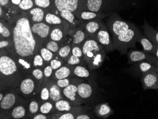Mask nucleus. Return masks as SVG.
Listing matches in <instances>:
<instances>
[{"mask_svg": "<svg viewBox=\"0 0 158 119\" xmlns=\"http://www.w3.org/2000/svg\"><path fill=\"white\" fill-rule=\"evenodd\" d=\"M49 89L50 101L55 103L57 101L64 99L62 90L57 86L56 81L51 79L48 82Z\"/></svg>", "mask_w": 158, "mask_h": 119, "instance_id": "obj_20", "label": "nucleus"}, {"mask_svg": "<svg viewBox=\"0 0 158 119\" xmlns=\"http://www.w3.org/2000/svg\"><path fill=\"white\" fill-rule=\"evenodd\" d=\"M128 64L146 61L158 67V59L154 55H151L144 51L131 50L127 54Z\"/></svg>", "mask_w": 158, "mask_h": 119, "instance_id": "obj_12", "label": "nucleus"}, {"mask_svg": "<svg viewBox=\"0 0 158 119\" xmlns=\"http://www.w3.org/2000/svg\"><path fill=\"white\" fill-rule=\"evenodd\" d=\"M157 29H158V27H157Z\"/></svg>", "mask_w": 158, "mask_h": 119, "instance_id": "obj_55", "label": "nucleus"}, {"mask_svg": "<svg viewBox=\"0 0 158 119\" xmlns=\"http://www.w3.org/2000/svg\"><path fill=\"white\" fill-rule=\"evenodd\" d=\"M66 63L65 61L59 57L57 54H56L53 59L50 62L49 65L51 66L54 71H55Z\"/></svg>", "mask_w": 158, "mask_h": 119, "instance_id": "obj_39", "label": "nucleus"}, {"mask_svg": "<svg viewBox=\"0 0 158 119\" xmlns=\"http://www.w3.org/2000/svg\"><path fill=\"white\" fill-rule=\"evenodd\" d=\"M31 119H52V115H47V114H43L42 113H37L34 116L32 117Z\"/></svg>", "mask_w": 158, "mask_h": 119, "instance_id": "obj_50", "label": "nucleus"}, {"mask_svg": "<svg viewBox=\"0 0 158 119\" xmlns=\"http://www.w3.org/2000/svg\"><path fill=\"white\" fill-rule=\"evenodd\" d=\"M82 25L88 37L95 40L97 33L106 25L103 19H97L83 22Z\"/></svg>", "mask_w": 158, "mask_h": 119, "instance_id": "obj_16", "label": "nucleus"}, {"mask_svg": "<svg viewBox=\"0 0 158 119\" xmlns=\"http://www.w3.org/2000/svg\"><path fill=\"white\" fill-rule=\"evenodd\" d=\"M77 114L74 112H66L61 113V115H59L58 119H75Z\"/></svg>", "mask_w": 158, "mask_h": 119, "instance_id": "obj_47", "label": "nucleus"}, {"mask_svg": "<svg viewBox=\"0 0 158 119\" xmlns=\"http://www.w3.org/2000/svg\"><path fill=\"white\" fill-rule=\"evenodd\" d=\"M94 118V117H93L91 113H89L87 112H86L78 114L76 116L75 119H93Z\"/></svg>", "mask_w": 158, "mask_h": 119, "instance_id": "obj_49", "label": "nucleus"}, {"mask_svg": "<svg viewBox=\"0 0 158 119\" xmlns=\"http://www.w3.org/2000/svg\"><path fill=\"white\" fill-rule=\"evenodd\" d=\"M32 65L35 68H40L43 69L46 64L40 54L38 52L34 57L32 61Z\"/></svg>", "mask_w": 158, "mask_h": 119, "instance_id": "obj_41", "label": "nucleus"}, {"mask_svg": "<svg viewBox=\"0 0 158 119\" xmlns=\"http://www.w3.org/2000/svg\"><path fill=\"white\" fill-rule=\"evenodd\" d=\"M26 13L28 16L31 24L44 22L46 11L43 9L35 6Z\"/></svg>", "mask_w": 158, "mask_h": 119, "instance_id": "obj_21", "label": "nucleus"}, {"mask_svg": "<svg viewBox=\"0 0 158 119\" xmlns=\"http://www.w3.org/2000/svg\"><path fill=\"white\" fill-rule=\"evenodd\" d=\"M72 46L71 42L67 44L64 43L59 49L57 55L67 63V60L72 55Z\"/></svg>", "mask_w": 158, "mask_h": 119, "instance_id": "obj_32", "label": "nucleus"}, {"mask_svg": "<svg viewBox=\"0 0 158 119\" xmlns=\"http://www.w3.org/2000/svg\"><path fill=\"white\" fill-rule=\"evenodd\" d=\"M11 4L10 0H0V6H2L3 9L7 8L10 4Z\"/></svg>", "mask_w": 158, "mask_h": 119, "instance_id": "obj_51", "label": "nucleus"}, {"mask_svg": "<svg viewBox=\"0 0 158 119\" xmlns=\"http://www.w3.org/2000/svg\"><path fill=\"white\" fill-rule=\"evenodd\" d=\"M95 40L102 45L106 52H110L114 50L112 38L106 25L97 33Z\"/></svg>", "mask_w": 158, "mask_h": 119, "instance_id": "obj_13", "label": "nucleus"}, {"mask_svg": "<svg viewBox=\"0 0 158 119\" xmlns=\"http://www.w3.org/2000/svg\"><path fill=\"white\" fill-rule=\"evenodd\" d=\"M82 2L81 0H53V8L52 12L55 13L56 10L58 12L64 11H69L75 13L81 10Z\"/></svg>", "mask_w": 158, "mask_h": 119, "instance_id": "obj_10", "label": "nucleus"}, {"mask_svg": "<svg viewBox=\"0 0 158 119\" xmlns=\"http://www.w3.org/2000/svg\"><path fill=\"white\" fill-rule=\"evenodd\" d=\"M48 80L44 81V83L42 85L40 91L39 98L41 102H46V101H50L49 89Z\"/></svg>", "mask_w": 158, "mask_h": 119, "instance_id": "obj_33", "label": "nucleus"}, {"mask_svg": "<svg viewBox=\"0 0 158 119\" xmlns=\"http://www.w3.org/2000/svg\"><path fill=\"white\" fill-rule=\"evenodd\" d=\"M72 78H67V79L57 80L56 81L57 86L61 89V90H62L70 85L72 82Z\"/></svg>", "mask_w": 158, "mask_h": 119, "instance_id": "obj_46", "label": "nucleus"}, {"mask_svg": "<svg viewBox=\"0 0 158 119\" xmlns=\"http://www.w3.org/2000/svg\"><path fill=\"white\" fill-rule=\"evenodd\" d=\"M36 7L47 11H52L53 9V0H34Z\"/></svg>", "mask_w": 158, "mask_h": 119, "instance_id": "obj_35", "label": "nucleus"}, {"mask_svg": "<svg viewBox=\"0 0 158 119\" xmlns=\"http://www.w3.org/2000/svg\"><path fill=\"white\" fill-rule=\"evenodd\" d=\"M74 67L75 66H73L65 64L60 68L54 71L52 79L57 80L61 79L73 78L75 76L73 74Z\"/></svg>", "mask_w": 158, "mask_h": 119, "instance_id": "obj_19", "label": "nucleus"}, {"mask_svg": "<svg viewBox=\"0 0 158 119\" xmlns=\"http://www.w3.org/2000/svg\"><path fill=\"white\" fill-rule=\"evenodd\" d=\"M51 28V26L44 22L32 24L31 26L32 32L41 45L49 40Z\"/></svg>", "mask_w": 158, "mask_h": 119, "instance_id": "obj_11", "label": "nucleus"}, {"mask_svg": "<svg viewBox=\"0 0 158 119\" xmlns=\"http://www.w3.org/2000/svg\"><path fill=\"white\" fill-rule=\"evenodd\" d=\"M152 55H154L158 59V46H157V49H156L155 53L154 54H152Z\"/></svg>", "mask_w": 158, "mask_h": 119, "instance_id": "obj_53", "label": "nucleus"}, {"mask_svg": "<svg viewBox=\"0 0 158 119\" xmlns=\"http://www.w3.org/2000/svg\"><path fill=\"white\" fill-rule=\"evenodd\" d=\"M44 22L51 26L62 25L69 23L65 20H64L61 17L51 11H46Z\"/></svg>", "mask_w": 158, "mask_h": 119, "instance_id": "obj_25", "label": "nucleus"}, {"mask_svg": "<svg viewBox=\"0 0 158 119\" xmlns=\"http://www.w3.org/2000/svg\"><path fill=\"white\" fill-rule=\"evenodd\" d=\"M12 28L14 51L9 52L13 57L22 58L31 63L41 47L31 29V23L24 11L10 19Z\"/></svg>", "mask_w": 158, "mask_h": 119, "instance_id": "obj_1", "label": "nucleus"}, {"mask_svg": "<svg viewBox=\"0 0 158 119\" xmlns=\"http://www.w3.org/2000/svg\"><path fill=\"white\" fill-rule=\"evenodd\" d=\"M143 89L158 90V72L150 71L143 73L141 79Z\"/></svg>", "mask_w": 158, "mask_h": 119, "instance_id": "obj_17", "label": "nucleus"}, {"mask_svg": "<svg viewBox=\"0 0 158 119\" xmlns=\"http://www.w3.org/2000/svg\"><path fill=\"white\" fill-rule=\"evenodd\" d=\"M13 46V40H1L0 49H8Z\"/></svg>", "mask_w": 158, "mask_h": 119, "instance_id": "obj_48", "label": "nucleus"}, {"mask_svg": "<svg viewBox=\"0 0 158 119\" xmlns=\"http://www.w3.org/2000/svg\"><path fill=\"white\" fill-rule=\"evenodd\" d=\"M82 49L84 61L89 69H97L102 65L106 52L96 40L88 38L82 45Z\"/></svg>", "mask_w": 158, "mask_h": 119, "instance_id": "obj_4", "label": "nucleus"}, {"mask_svg": "<svg viewBox=\"0 0 158 119\" xmlns=\"http://www.w3.org/2000/svg\"><path fill=\"white\" fill-rule=\"evenodd\" d=\"M68 35L71 38L72 46H79L82 47L84 42L88 38L82 23L74 29H70Z\"/></svg>", "mask_w": 158, "mask_h": 119, "instance_id": "obj_15", "label": "nucleus"}, {"mask_svg": "<svg viewBox=\"0 0 158 119\" xmlns=\"http://www.w3.org/2000/svg\"><path fill=\"white\" fill-rule=\"evenodd\" d=\"M96 116L102 119H106L114 113V111L108 103L98 104L94 107Z\"/></svg>", "mask_w": 158, "mask_h": 119, "instance_id": "obj_23", "label": "nucleus"}, {"mask_svg": "<svg viewBox=\"0 0 158 119\" xmlns=\"http://www.w3.org/2000/svg\"><path fill=\"white\" fill-rule=\"evenodd\" d=\"M137 42L140 43L143 49V51L150 54H154L157 49V45L152 42L145 35L140 33L137 38Z\"/></svg>", "mask_w": 158, "mask_h": 119, "instance_id": "obj_26", "label": "nucleus"}, {"mask_svg": "<svg viewBox=\"0 0 158 119\" xmlns=\"http://www.w3.org/2000/svg\"><path fill=\"white\" fill-rule=\"evenodd\" d=\"M93 90L91 85L87 83L81 82L78 85V93L84 103L89 100L93 94Z\"/></svg>", "mask_w": 158, "mask_h": 119, "instance_id": "obj_24", "label": "nucleus"}, {"mask_svg": "<svg viewBox=\"0 0 158 119\" xmlns=\"http://www.w3.org/2000/svg\"><path fill=\"white\" fill-rule=\"evenodd\" d=\"M81 1H82V2H83L84 0H81Z\"/></svg>", "mask_w": 158, "mask_h": 119, "instance_id": "obj_54", "label": "nucleus"}, {"mask_svg": "<svg viewBox=\"0 0 158 119\" xmlns=\"http://www.w3.org/2000/svg\"><path fill=\"white\" fill-rule=\"evenodd\" d=\"M106 23L112 39L118 36L134 25V24L122 19L117 13H113L107 17Z\"/></svg>", "mask_w": 158, "mask_h": 119, "instance_id": "obj_8", "label": "nucleus"}, {"mask_svg": "<svg viewBox=\"0 0 158 119\" xmlns=\"http://www.w3.org/2000/svg\"><path fill=\"white\" fill-rule=\"evenodd\" d=\"M75 15L76 16L78 19L82 22V23L83 22L88 21V20H93V19H103L106 18L104 16L100 15L97 12L85 10L79 11L75 13Z\"/></svg>", "mask_w": 158, "mask_h": 119, "instance_id": "obj_22", "label": "nucleus"}, {"mask_svg": "<svg viewBox=\"0 0 158 119\" xmlns=\"http://www.w3.org/2000/svg\"><path fill=\"white\" fill-rule=\"evenodd\" d=\"M42 102L39 98H33L28 100V110L27 118H31L39 113Z\"/></svg>", "mask_w": 158, "mask_h": 119, "instance_id": "obj_30", "label": "nucleus"}, {"mask_svg": "<svg viewBox=\"0 0 158 119\" xmlns=\"http://www.w3.org/2000/svg\"><path fill=\"white\" fill-rule=\"evenodd\" d=\"M31 74L35 79H37L41 83H44L45 81V76L42 69L40 68H35L33 70Z\"/></svg>", "mask_w": 158, "mask_h": 119, "instance_id": "obj_42", "label": "nucleus"}, {"mask_svg": "<svg viewBox=\"0 0 158 119\" xmlns=\"http://www.w3.org/2000/svg\"><path fill=\"white\" fill-rule=\"evenodd\" d=\"M18 7L21 11L26 12L34 8L35 6L34 0H22Z\"/></svg>", "mask_w": 158, "mask_h": 119, "instance_id": "obj_40", "label": "nucleus"}, {"mask_svg": "<svg viewBox=\"0 0 158 119\" xmlns=\"http://www.w3.org/2000/svg\"><path fill=\"white\" fill-rule=\"evenodd\" d=\"M43 83L35 79L32 74H27L21 80L18 87L15 91L27 100L39 98Z\"/></svg>", "mask_w": 158, "mask_h": 119, "instance_id": "obj_6", "label": "nucleus"}, {"mask_svg": "<svg viewBox=\"0 0 158 119\" xmlns=\"http://www.w3.org/2000/svg\"><path fill=\"white\" fill-rule=\"evenodd\" d=\"M0 34L1 40H13L12 28L9 22L7 23L5 19H1L0 22Z\"/></svg>", "mask_w": 158, "mask_h": 119, "instance_id": "obj_29", "label": "nucleus"}, {"mask_svg": "<svg viewBox=\"0 0 158 119\" xmlns=\"http://www.w3.org/2000/svg\"><path fill=\"white\" fill-rule=\"evenodd\" d=\"M72 54L73 56H76L77 57L84 59V56H83L82 47H80V46H72Z\"/></svg>", "mask_w": 158, "mask_h": 119, "instance_id": "obj_45", "label": "nucleus"}, {"mask_svg": "<svg viewBox=\"0 0 158 119\" xmlns=\"http://www.w3.org/2000/svg\"><path fill=\"white\" fill-rule=\"evenodd\" d=\"M39 53L40 54L43 59H44L46 65L49 64L50 61L53 59L56 55L43 45L41 46L39 49Z\"/></svg>", "mask_w": 158, "mask_h": 119, "instance_id": "obj_36", "label": "nucleus"}, {"mask_svg": "<svg viewBox=\"0 0 158 119\" xmlns=\"http://www.w3.org/2000/svg\"><path fill=\"white\" fill-rule=\"evenodd\" d=\"M28 100L19 104L10 111L8 119H20L27 118Z\"/></svg>", "mask_w": 158, "mask_h": 119, "instance_id": "obj_18", "label": "nucleus"}, {"mask_svg": "<svg viewBox=\"0 0 158 119\" xmlns=\"http://www.w3.org/2000/svg\"><path fill=\"white\" fill-rule=\"evenodd\" d=\"M63 44H64L59 43V42L55 41L48 40L47 41L43 43L41 45L46 47L47 49H48L50 51L53 52L54 54H57L58 50H59V49Z\"/></svg>", "mask_w": 158, "mask_h": 119, "instance_id": "obj_37", "label": "nucleus"}, {"mask_svg": "<svg viewBox=\"0 0 158 119\" xmlns=\"http://www.w3.org/2000/svg\"><path fill=\"white\" fill-rule=\"evenodd\" d=\"M26 100L27 99L19 96L15 91H9L6 92L3 99L0 101L1 118L8 119L9 115L12 109Z\"/></svg>", "mask_w": 158, "mask_h": 119, "instance_id": "obj_7", "label": "nucleus"}, {"mask_svg": "<svg viewBox=\"0 0 158 119\" xmlns=\"http://www.w3.org/2000/svg\"><path fill=\"white\" fill-rule=\"evenodd\" d=\"M58 112L56 110L55 106V104L50 101H46L42 102L40 105L39 113L47 114L51 115Z\"/></svg>", "mask_w": 158, "mask_h": 119, "instance_id": "obj_31", "label": "nucleus"}, {"mask_svg": "<svg viewBox=\"0 0 158 119\" xmlns=\"http://www.w3.org/2000/svg\"><path fill=\"white\" fill-rule=\"evenodd\" d=\"M22 0H10L11 4H13L14 6H18Z\"/></svg>", "mask_w": 158, "mask_h": 119, "instance_id": "obj_52", "label": "nucleus"}, {"mask_svg": "<svg viewBox=\"0 0 158 119\" xmlns=\"http://www.w3.org/2000/svg\"><path fill=\"white\" fill-rule=\"evenodd\" d=\"M71 29L70 24L52 26L49 40L64 44Z\"/></svg>", "mask_w": 158, "mask_h": 119, "instance_id": "obj_14", "label": "nucleus"}, {"mask_svg": "<svg viewBox=\"0 0 158 119\" xmlns=\"http://www.w3.org/2000/svg\"><path fill=\"white\" fill-rule=\"evenodd\" d=\"M130 5H132V2L129 0H84L81 10L97 12L107 17L122 10L128 8Z\"/></svg>", "mask_w": 158, "mask_h": 119, "instance_id": "obj_3", "label": "nucleus"}, {"mask_svg": "<svg viewBox=\"0 0 158 119\" xmlns=\"http://www.w3.org/2000/svg\"><path fill=\"white\" fill-rule=\"evenodd\" d=\"M141 31L134 25L130 29L113 39L114 50L122 54H127L129 48H136V43Z\"/></svg>", "mask_w": 158, "mask_h": 119, "instance_id": "obj_5", "label": "nucleus"}, {"mask_svg": "<svg viewBox=\"0 0 158 119\" xmlns=\"http://www.w3.org/2000/svg\"><path fill=\"white\" fill-rule=\"evenodd\" d=\"M74 76L81 79H86L90 75L89 71L83 65H77L75 66L73 69Z\"/></svg>", "mask_w": 158, "mask_h": 119, "instance_id": "obj_34", "label": "nucleus"}, {"mask_svg": "<svg viewBox=\"0 0 158 119\" xmlns=\"http://www.w3.org/2000/svg\"><path fill=\"white\" fill-rule=\"evenodd\" d=\"M43 71L44 73L45 80H49L52 79L54 71L52 69L51 66L49 64L45 66V67L43 69Z\"/></svg>", "mask_w": 158, "mask_h": 119, "instance_id": "obj_44", "label": "nucleus"}, {"mask_svg": "<svg viewBox=\"0 0 158 119\" xmlns=\"http://www.w3.org/2000/svg\"><path fill=\"white\" fill-rule=\"evenodd\" d=\"M84 62H85L84 59L77 57L72 54L67 60L66 63L70 65L76 66L77 65H82Z\"/></svg>", "mask_w": 158, "mask_h": 119, "instance_id": "obj_43", "label": "nucleus"}, {"mask_svg": "<svg viewBox=\"0 0 158 119\" xmlns=\"http://www.w3.org/2000/svg\"><path fill=\"white\" fill-rule=\"evenodd\" d=\"M143 29L145 36L153 44L158 46V30L150 26L146 20H144Z\"/></svg>", "mask_w": 158, "mask_h": 119, "instance_id": "obj_27", "label": "nucleus"}, {"mask_svg": "<svg viewBox=\"0 0 158 119\" xmlns=\"http://www.w3.org/2000/svg\"><path fill=\"white\" fill-rule=\"evenodd\" d=\"M25 74L16 60L6 49H1L0 87L1 91L15 90Z\"/></svg>", "mask_w": 158, "mask_h": 119, "instance_id": "obj_2", "label": "nucleus"}, {"mask_svg": "<svg viewBox=\"0 0 158 119\" xmlns=\"http://www.w3.org/2000/svg\"><path fill=\"white\" fill-rule=\"evenodd\" d=\"M140 62L139 65V70L140 71L143 73L147 72L150 71H155L158 72V67L150 63L149 62L146 61H142Z\"/></svg>", "mask_w": 158, "mask_h": 119, "instance_id": "obj_38", "label": "nucleus"}, {"mask_svg": "<svg viewBox=\"0 0 158 119\" xmlns=\"http://www.w3.org/2000/svg\"><path fill=\"white\" fill-rule=\"evenodd\" d=\"M83 81L81 78L73 77L70 85L62 90L64 99L68 100L75 106H80L84 104L78 93V85Z\"/></svg>", "mask_w": 158, "mask_h": 119, "instance_id": "obj_9", "label": "nucleus"}, {"mask_svg": "<svg viewBox=\"0 0 158 119\" xmlns=\"http://www.w3.org/2000/svg\"><path fill=\"white\" fill-rule=\"evenodd\" d=\"M59 16L61 17L64 20H65L67 23L70 24L71 29H74L76 27L82 23L76 18L74 13L69 11H64L58 12Z\"/></svg>", "mask_w": 158, "mask_h": 119, "instance_id": "obj_28", "label": "nucleus"}]
</instances>
